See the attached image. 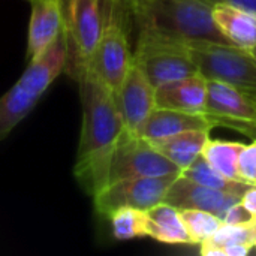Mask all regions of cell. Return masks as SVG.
Masks as SVG:
<instances>
[{
	"label": "cell",
	"instance_id": "cell-1",
	"mask_svg": "<svg viewBox=\"0 0 256 256\" xmlns=\"http://www.w3.org/2000/svg\"><path fill=\"white\" fill-rule=\"evenodd\" d=\"M82 105V126L74 176L88 196L108 184L111 156L126 130L114 93L90 72L76 80Z\"/></svg>",
	"mask_w": 256,
	"mask_h": 256
},
{
	"label": "cell",
	"instance_id": "cell-2",
	"mask_svg": "<svg viewBox=\"0 0 256 256\" xmlns=\"http://www.w3.org/2000/svg\"><path fill=\"white\" fill-rule=\"evenodd\" d=\"M66 58L68 44L63 30L40 56L27 62L22 75L0 98V141L32 112L54 80L64 70Z\"/></svg>",
	"mask_w": 256,
	"mask_h": 256
},
{
	"label": "cell",
	"instance_id": "cell-3",
	"mask_svg": "<svg viewBox=\"0 0 256 256\" xmlns=\"http://www.w3.org/2000/svg\"><path fill=\"white\" fill-rule=\"evenodd\" d=\"M212 6L208 0H152L135 20L140 28L184 44H230L214 22Z\"/></svg>",
	"mask_w": 256,
	"mask_h": 256
},
{
	"label": "cell",
	"instance_id": "cell-4",
	"mask_svg": "<svg viewBox=\"0 0 256 256\" xmlns=\"http://www.w3.org/2000/svg\"><path fill=\"white\" fill-rule=\"evenodd\" d=\"M129 15L130 12L124 3L108 2L102 36L84 69V72L94 75L112 93L117 92L132 66L134 52L130 51L128 32Z\"/></svg>",
	"mask_w": 256,
	"mask_h": 256
},
{
	"label": "cell",
	"instance_id": "cell-5",
	"mask_svg": "<svg viewBox=\"0 0 256 256\" xmlns=\"http://www.w3.org/2000/svg\"><path fill=\"white\" fill-rule=\"evenodd\" d=\"M132 62L144 72L154 88L170 81L198 75L188 44L147 28H140Z\"/></svg>",
	"mask_w": 256,
	"mask_h": 256
},
{
	"label": "cell",
	"instance_id": "cell-6",
	"mask_svg": "<svg viewBox=\"0 0 256 256\" xmlns=\"http://www.w3.org/2000/svg\"><path fill=\"white\" fill-rule=\"evenodd\" d=\"M106 12L108 0H69L64 12L68 58L63 72L75 81L96 50L105 27Z\"/></svg>",
	"mask_w": 256,
	"mask_h": 256
},
{
	"label": "cell",
	"instance_id": "cell-7",
	"mask_svg": "<svg viewBox=\"0 0 256 256\" xmlns=\"http://www.w3.org/2000/svg\"><path fill=\"white\" fill-rule=\"evenodd\" d=\"M188 45L201 76L256 94V60L248 50L218 42H192Z\"/></svg>",
	"mask_w": 256,
	"mask_h": 256
},
{
	"label": "cell",
	"instance_id": "cell-8",
	"mask_svg": "<svg viewBox=\"0 0 256 256\" xmlns=\"http://www.w3.org/2000/svg\"><path fill=\"white\" fill-rule=\"evenodd\" d=\"M178 176L180 172H174L166 176L134 177L112 182L93 196L94 208L105 218L122 207L148 210L164 202L170 186Z\"/></svg>",
	"mask_w": 256,
	"mask_h": 256
},
{
	"label": "cell",
	"instance_id": "cell-9",
	"mask_svg": "<svg viewBox=\"0 0 256 256\" xmlns=\"http://www.w3.org/2000/svg\"><path fill=\"white\" fill-rule=\"evenodd\" d=\"M174 172L182 171L156 150L150 141L126 129L111 156L108 184L123 178L156 177Z\"/></svg>",
	"mask_w": 256,
	"mask_h": 256
},
{
	"label": "cell",
	"instance_id": "cell-10",
	"mask_svg": "<svg viewBox=\"0 0 256 256\" xmlns=\"http://www.w3.org/2000/svg\"><path fill=\"white\" fill-rule=\"evenodd\" d=\"M204 114L216 124H230L242 130L256 128V94L236 86L207 80Z\"/></svg>",
	"mask_w": 256,
	"mask_h": 256
},
{
	"label": "cell",
	"instance_id": "cell-11",
	"mask_svg": "<svg viewBox=\"0 0 256 256\" xmlns=\"http://www.w3.org/2000/svg\"><path fill=\"white\" fill-rule=\"evenodd\" d=\"M114 98L126 129L140 135L146 120L156 108V100L153 84L134 62L123 82L114 92Z\"/></svg>",
	"mask_w": 256,
	"mask_h": 256
},
{
	"label": "cell",
	"instance_id": "cell-12",
	"mask_svg": "<svg viewBox=\"0 0 256 256\" xmlns=\"http://www.w3.org/2000/svg\"><path fill=\"white\" fill-rule=\"evenodd\" d=\"M240 198L242 196L234 194H228L224 190L198 184L180 174L170 186L164 202H168L178 210H184V208L204 210L213 213L220 220H224L230 207L240 202Z\"/></svg>",
	"mask_w": 256,
	"mask_h": 256
},
{
	"label": "cell",
	"instance_id": "cell-13",
	"mask_svg": "<svg viewBox=\"0 0 256 256\" xmlns=\"http://www.w3.org/2000/svg\"><path fill=\"white\" fill-rule=\"evenodd\" d=\"M30 3L27 62L40 56L64 30L63 0H33Z\"/></svg>",
	"mask_w": 256,
	"mask_h": 256
},
{
	"label": "cell",
	"instance_id": "cell-14",
	"mask_svg": "<svg viewBox=\"0 0 256 256\" xmlns=\"http://www.w3.org/2000/svg\"><path fill=\"white\" fill-rule=\"evenodd\" d=\"M207 98V80L192 75L170 81L154 88L156 108L177 110L192 114H204Z\"/></svg>",
	"mask_w": 256,
	"mask_h": 256
},
{
	"label": "cell",
	"instance_id": "cell-15",
	"mask_svg": "<svg viewBox=\"0 0 256 256\" xmlns=\"http://www.w3.org/2000/svg\"><path fill=\"white\" fill-rule=\"evenodd\" d=\"M213 126L214 123L206 114H192L177 110L154 108L148 116V118L146 120L140 132V136L153 142L188 130H195V129L210 130Z\"/></svg>",
	"mask_w": 256,
	"mask_h": 256
},
{
	"label": "cell",
	"instance_id": "cell-16",
	"mask_svg": "<svg viewBox=\"0 0 256 256\" xmlns=\"http://www.w3.org/2000/svg\"><path fill=\"white\" fill-rule=\"evenodd\" d=\"M218 28L230 44L243 48H256V14L240 6L218 2L212 6Z\"/></svg>",
	"mask_w": 256,
	"mask_h": 256
},
{
	"label": "cell",
	"instance_id": "cell-17",
	"mask_svg": "<svg viewBox=\"0 0 256 256\" xmlns=\"http://www.w3.org/2000/svg\"><path fill=\"white\" fill-rule=\"evenodd\" d=\"M146 216L147 237L165 244H194L182 220L180 210L168 202H160L146 210Z\"/></svg>",
	"mask_w": 256,
	"mask_h": 256
},
{
	"label": "cell",
	"instance_id": "cell-18",
	"mask_svg": "<svg viewBox=\"0 0 256 256\" xmlns=\"http://www.w3.org/2000/svg\"><path fill=\"white\" fill-rule=\"evenodd\" d=\"M208 140V129H195L170 138L153 141L152 146L159 150L165 158H168L180 171H183L202 153V148Z\"/></svg>",
	"mask_w": 256,
	"mask_h": 256
},
{
	"label": "cell",
	"instance_id": "cell-19",
	"mask_svg": "<svg viewBox=\"0 0 256 256\" xmlns=\"http://www.w3.org/2000/svg\"><path fill=\"white\" fill-rule=\"evenodd\" d=\"M243 147L244 144L236 141L208 140L201 154L219 174L230 180L242 182L238 176V156Z\"/></svg>",
	"mask_w": 256,
	"mask_h": 256
},
{
	"label": "cell",
	"instance_id": "cell-20",
	"mask_svg": "<svg viewBox=\"0 0 256 256\" xmlns=\"http://www.w3.org/2000/svg\"><path fill=\"white\" fill-rule=\"evenodd\" d=\"M180 174L198 184H202V186H207L212 189H218V190H224L228 194H234L238 196H242L250 188V184H248V183L230 180V178L224 177L222 174H219L214 168L210 166V164L202 158V154H200Z\"/></svg>",
	"mask_w": 256,
	"mask_h": 256
},
{
	"label": "cell",
	"instance_id": "cell-21",
	"mask_svg": "<svg viewBox=\"0 0 256 256\" xmlns=\"http://www.w3.org/2000/svg\"><path fill=\"white\" fill-rule=\"evenodd\" d=\"M112 236L117 240H132L147 237L146 210L134 207H122L108 214Z\"/></svg>",
	"mask_w": 256,
	"mask_h": 256
},
{
	"label": "cell",
	"instance_id": "cell-22",
	"mask_svg": "<svg viewBox=\"0 0 256 256\" xmlns=\"http://www.w3.org/2000/svg\"><path fill=\"white\" fill-rule=\"evenodd\" d=\"M180 216L194 244H201L207 242L208 238H212L224 224L213 213L198 210V208L180 210Z\"/></svg>",
	"mask_w": 256,
	"mask_h": 256
},
{
	"label": "cell",
	"instance_id": "cell-23",
	"mask_svg": "<svg viewBox=\"0 0 256 256\" xmlns=\"http://www.w3.org/2000/svg\"><path fill=\"white\" fill-rule=\"evenodd\" d=\"M255 232L250 224H243V225L222 224V226L216 231V234L207 242L201 243L200 246H208L222 250V248L231 244H249L255 248Z\"/></svg>",
	"mask_w": 256,
	"mask_h": 256
},
{
	"label": "cell",
	"instance_id": "cell-24",
	"mask_svg": "<svg viewBox=\"0 0 256 256\" xmlns=\"http://www.w3.org/2000/svg\"><path fill=\"white\" fill-rule=\"evenodd\" d=\"M238 176L242 182L256 186V140L244 144L238 156Z\"/></svg>",
	"mask_w": 256,
	"mask_h": 256
},
{
	"label": "cell",
	"instance_id": "cell-25",
	"mask_svg": "<svg viewBox=\"0 0 256 256\" xmlns=\"http://www.w3.org/2000/svg\"><path fill=\"white\" fill-rule=\"evenodd\" d=\"M254 220V216L242 206V202L234 204L230 207L224 218V224H231V225H243V224H250Z\"/></svg>",
	"mask_w": 256,
	"mask_h": 256
},
{
	"label": "cell",
	"instance_id": "cell-26",
	"mask_svg": "<svg viewBox=\"0 0 256 256\" xmlns=\"http://www.w3.org/2000/svg\"><path fill=\"white\" fill-rule=\"evenodd\" d=\"M242 206L255 218L256 216V186H250L240 198Z\"/></svg>",
	"mask_w": 256,
	"mask_h": 256
},
{
	"label": "cell",
	"instance_id": "cell-27",
	"mask_svg": "<svg viewBox=\"0 0 256 256\" xmlns=\"http://www.w3.org/2000/svg\"><path fill=\"white\" fill-rule=\"evenodd\" d=\"M252 246L249 244H231V246H225L222 248L224 256H246L249 255Z\"/></svg>",
	"mask_w": 256,
	"mask_h": 256
},
{
	"label": "cell",
	"instance_id": "cell-28",
	"mask_svg": "<svg viewBox=\"0 0 256 256\" xmlns=\"http://www.w3.org/2000/svg\"><path fill=\"white\" fill-rule=\"evenodd\" d=\"M212 4L213 3H218V2H224V3H231V4H236V6H240L243 9H248L250 12L256 14V0H208Z\"/></svg>",
	"mask_w": 256,
	"mask_h": 256
},
{
	"label": "cell",
	"instance_id": "cell-29",
	"mask_svg": "<svg viewBox=\"0 0 256 256\" xmlns=\"http://www.w3.org/2000/svg\"><path fill=\"white\" fill-rule=\"evenodd\" d=\"M152 0H124V3H126L129 12H130V15H134V16H136Z\"/></svg>",
	"mask_w": 256,
	"mask_h": 256
},
{
	"label": "cell",
	"instance_id": "cell-30",
	"mask_svg": "<svg viewBox=\"0 0 256 256\" xmlns=\"http://www.w3.org/2000/svg\"><path fill=\"white\" fill-rule=\"evenodd\" d=\"M250 225H252V228H254V232H255V237H256V216L254 218V220L250 222ZM256 243V242H255Z\"/></svg>",
	"mask_w": 256,
	"mask_h": 256
},
{
	"label": "cell",
	"instance_id": "cell-31",
	"mask_svg": "<svg viewBox=\"0 0 256 256\" xmlns=\"http://www.w3.org/2000/svg\"><path fill=\"white\" fill-rule=\"evenodd\" d=\"M249 52H250V54L254 56V58L256 60V48H254V50H249Z\"/></svg>",
	"mask_w": 256,
	"mask_h": 256
},
{
	"label": "cell",
	"instance_id": "cell-32",
	"mask_svg": "<svg viewBox=\"0 0 256 256\" xmlns=\"http://www.w3.org/2000/svg\"><path fill=\"white\" fill-rule=\"evenodd\" d=\"M108 2H118V3H124V0H108ZM126 4V3H124ZM128 8V6H126Z\"/></svg>",
	"mask_w": 256,
	"mask_h": 256
},
{
	"label": "cell",
	"instance_id": "cell-33",
	"mask_svg": "<svg viewBox=\"0 0 256 256\" xmlns=\"http://www.w3.org/2000/svg\"><path fill=\"white\" fill-rule=\"evenodd\" d=\"M28 2H33V0H28Z\"/></svg>",
	"mask_w": 256,
	"mask_h": 256
},
{
	"label": "cell",
	"instance_id": "cell-34",
	"mask_svg": "<svg viewBox=\"0 0 256 256\" xmlns=\"http://www.w3.org/2000/svg\"><path fill=\"white\" fill-rule=\"evenodd\" d=\"M255 248H256V243H255Z\"/></svg>",
	"mask_w": 256,
	"mask_h": 256
}]
</instances>
